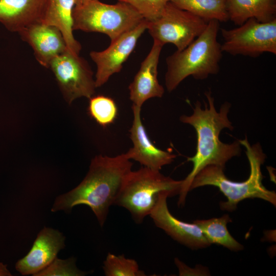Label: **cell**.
Listing matches in <instances>:
<instances>
[{
  "mask_svg": "<svg viewBox=\"0 0 276 276\" xmlns=\"http://www.w3.org/2000/svg\"><path fill=\"white\" fill-rule=\"evenodd\" d=\"M204 95L208 103L204 101L203 109L200 102L197 101L193 113L190 116L182 115L179 118L181 122L189 124L194 128L197 136L196 153L192 157L187 158L188 162L192 163L193 168L182 180L178 194L179 206L185 205L191 185L201 170L209 165L218 166L224 169L229 159L241 154V144L238 140L227 144L219 139L222 129L227 128L232 131L234 129L228 118L231 104L224 103L217 111L211 90L206 91Z\"/></svg>",
  "mask_w": 276,
  "mask_h": 276,
  "instance_id": "obj_1",
  "label": "cell"
},
{
  "mask_svg": "<svg viewBox=\"0 0 276 276\" xmlns=\"http://www.w3.org/2000/svg\"><path fill=\"white\" fill-rule=\"evenodd\" d=\"M133 164L125 153L114 157L96 155L85 178L71 191L58 196L52 212H70L76 205L88 206L101 226L106 221L109 207L114 204L123 180Z\"/></svg>",
  "mask_w": 276,
  "mask_h": 276,
  "instance_id": "obj_2",
  "label": "cell"
},
{
  "mask_svg": "<svg viewBox=\"0 0 276 276\" xmlns=\"http://www.w3.org/2000/svg\"><path fill=\"white\" fill-rule=\"evenodd\" d=\"M245 148V153L250 166L248 178L242 182L232 181L226 177L224 168L215 165H209L201 170L194 177L190 191L200 187L213 186L217 187L227 198L221 201V210L232 212L237 209L241 201L247 198H260L267 201L274 206L276 193L265 188L262 183L261 166L265 162L266 154L259 143L251 145L246 137L238 140Z\"/></svg>",
  "mask_w": 276,
  "mask_h": 276,
  "instance_id": "obj_3",
  "label": "cell"
},
{
  "mask_svg": "<svg viewBox=\"0 0 276 276\" xmlns=\"http://www.w3.org/2000/svg\"><path fill=\"white\" fill-rule=\"evenodd\" d=\"M219 22L209 21L203 32L188 46L166 58L165 86L169 93L188 77L204 80L219 72L223 53L217 39Z\"/></svg>",
  "mask_w": 276,
  "mask_h": 276,
  "instance_id": "obj_4",
  "label": "cell"
},
{
  "mask_svg": "<svg viewBox=\"0 0 276 276\" xmlns=\"http://www.w3.org/2000/svg\"><path fill=\"white\" fill-rule=\"evenodd\" d=\"M181 182L143 166L126 175L113 204L127 209L134 221L141 223L149 216L158 194L167 191L172 196L178 195Z\"/></svg>",
  "mask_w": 276,
  "mask_h": 276,
  "instance_id": "obj_5",
  "label": "cell"
},
{
  "mask_svg": "<svg viewBox=\"0 0 276 276\" xmlns=\"http://www.w3.org/2000/svg\"><path fill=\"white\" fill-rule=\"evenodd\" d=\"M73 30L99 32L112 41L132 30L145 19L132 6L118 1L115 4L94 0L75 5L72 12Z\"/></svg>",
  "mask_w": 276,
  "mask_h": 276,
  "instance_id": "obj_6",
  "label": "cell"
},
{
  "mask_svg": "<svg viewBox=\"0 0 276 276\" xmlns=\"http://www.w3.org/2000/svg\"><path fill=\"white\" fill-rule=\"evenodd\" d=\"M220 30L223 52L251 57L264 53L276 55V18L266 22L250 18L237 28Z\"/></svg>",
  "mask_w": 276,
  "mask_h": 276,
  "instance_id": "obj_7",
  "label": "cell"
},
{
  "mask_svg": "<svg viewBox=\"0 0 276 276\" xmlns=\"http://www.w3.org/2000/svg\"><path fill=\"white\" fill-rule=\"evenodd\" d=\"M207 24L202 19L170 2L157 18L147 21V30L153 40L164 45L173 44L180 51L199 36Z\"/></svg>",
  "mask_w": 276,
  "mask_h": 276,
  "instance_id": "obj_8",
  "label": "cell"
},
{
  "mask_svg": "<svg viewBox=\"0 0 276 276\" xmlns=\"http://www.w3.org/2000/svg\"><path fill=\"white\" fill-rule=\"evenodd\" d=\"M60 90L69 104L75 100L93 97L97 88L94 73L87 61L68 48L51 62Z\"/></svg>",
  "mask_w": 276,
  "mask_h": 276,
  "instance_id": "obj_9",
  "label": "cell"
},
{
  "mask_svg": "<svg viewBox=\"0 0 276 276\" xmlns=\"http://www.w3.org/2000/svg\"><path fill=\"white\" fill-rule=\"evenodd\" d=\"M147 28L144 19L139 25L111 41L110 45L102 51H91L90 57L97 66L95 75L96 87H99L114 74L119 73L123 64L135 48L137 41Z\"/></svg>",
  "mask_w": 276,
  "mask_h": 276,
  "instance_id": "obj_10",
  "label": "cell"
},
{
  "mask_svg": "<svg viewBox=\"0 0 276 276\" xmlns=\"http://www.w3.org/2000/svg\"><path fill=\"white\" fill-rule=\"evenodd\" d=\"M169 197H172L169 192L164 191L158 194L156 204L149 215L155 225L175 241L192 249L204 248L211 245L196 224L185 222L172 215L167 205Z\"/></svg>",
  "mask_w": 276,
  "mask_h": 276,
  "instance_id": "obj_11",
  "label": "cell"
},
{
  "mask_svg": "<svg viewBox=\"0 0 276 276\" xmlns=\"http://www.w3.org/2000/svg\"><path fill=\"white\" fill-rule=\"evenodd\" d=\"M133 121L129 130L133 146L125 153L129 159L138 162L143 167L159 171L171 164L176 155L157 148L150 140L141 118V108L132 104Z\"/></svg>",
  "mask_w": 276,
  "mask_h": 276,
  "instance_id": "obj_12",
  "label": "cell"
},
{
  "mask_svg": "<svg viewBox=\"0 0 276 276\" xmlns=\"http://www.w3.org/2000/svg\"><path fill=\"white\" fill-rule=\"evenodd\" d=\"M18 33L22 40L32 48L38 62L47 68L53 59L67 48L61 32L54 26L36 22Z\"/></svg>",
  "mask_w": 276,
  "mask_h": 276,
  "instance_id": "obj_13",
  "label": "cell"
},
{
  "mask_svg": "<svg viewBox=\"0 0 276 276\" xmlns=\"http://www.w3.org/2000/svg\"><path fill=\"white\" fill-rule=\"evenodd\" d=\"M64 240L65 237L58 231L44 227L30 251L16 263V270L22 275H34L56 258L58 252L64 247Z\"/></svg>",
  "mask_w": 276,
  "mask_h": 276,
  "instance_id": "obj_14",
  "label": "cell"
},
{
  "mask_svg": "<svg viewBox=\"0 0 276 276\" xmlns=\"http://www.w3.org/2000/svg\"><path fill=\"white\" fill-rule=\"evenodd\" d=\"M163 46L154 40L149 53L129 84V98L133 105L141 108L148 99L163 96L165 89L157 79V66Z\"/></svg>",
  "mask_w": 276,
  "mask_h": 276,
  "instance_id": "obj_15",
  "label": "cell"
},
{
  "mask_svg": "<svg viewBox=\"0 0 276 276\" xmlns=\"http://www.w3.org/2000/svg\"><path fill=\"white\" fill-rule=\"evenodd\" d=\"M44 0H0V22L9 31L18 33L40 22Z\"/></svg>",
  "mask_w": 276,
  "mask_h": 276,
  "instance_id": "obj_16",
  "label": "cell"
},
{
  "mask_svg": "<svg viewBox=\"0 0 276 276\" xmlns=\"http://www.w3.org/2000/svg\"><path fill=\"white\" fill-rule=\"evenodd\" d=\"M75 0H44L40 21L58 28L67 48L79 54L81 45L73 35L72 12Z\"/></svg>",
  "mask_w": 276,
  "mask_h": 276,
  "instance_id": "obj_17",
  "label": "cell"
},
{
  "mask_svg": "<svg viewBox=\"0 0 276 276\" xmlns=\"http://www.w3.org/2000/svg\"><path fill=\"white\" fill-rule=\"evenodd\" d=\"M229 20L240 26L250 18L266 22L276 18V0H227Z\"/></svg>",
  "mask_w": 276,
  "mask_h": 276,
  "instance_id": "obj_18",
  "label": "cell"
},
{
  "mask_svg": "<svg viewBox=\"0 0 276 276\" xmlns=\"http://www.w3.org/2000/svg\"><path fill=\"white\" fill-rule=\"evenodd\" d=\"M232 222L228 214L219 218L207 220H196L193 223L201 230L210 244H217L228 249L238 251L243 249V246L236 240L227 228V224Z\"/></svg>",
  "mask_w": 276,
  "mask_h": 276,
  "instance_id": "obj_19",
  "label": "cell"
},
{
  "mask_svg": "<svg viewBox=\"0 0 276 276\" xmlns=\"http://www.w3.org/2000/svg\"><path fill=\"white\" fill-rule=\"evenodd\" d=\"M176 7L187 11L208 22L216 20H229L227 0H171Z\"/></svg>",
  "mask_w": 276,
  "mask_h": 276,
  "instance_id": "obj_20",
  "label": "cell"
},
{
  "mask_svg": "<svg viewBox=\"0 0 276 276\" xmlns=\"http://www.w3.org/2000/svg\"><path fill=\"white\" fill-rule=\"evenodd\" d=\"M89 99L88 114L98 124L106 127L114 122L118 114V108L112 98L98 95Z\"/></svg>",
  "mask_w": 276,
  "mask_h": 276,
  "instance_id": "obj_21",
  "label": "cell"
},
{
  "mask_svg": "<svg viewBox=\"0 0 276 276\" xmlns=\"http://www.w3.org/2000/svg\"><path fill=\"white\" fill-rule=\"evenodd\" d=\"M103 269L106 276H145L137 262L126 258L123 255L116 256L108 253L103 262Z\"/></svg>",
  "mask_w": 276,
  "mask_h": 276,
  "instance_id": "obj_22",
  "label": "cell"
},
{
  "mask_svg": "<svg viewBox=\"0 0 276 276\" xmlns=\"http://www.w3.org/2000/svg\"><path fill=\"white\" fill-rule=\"evenodd\" d=\"M76 259L72 257L66 260L55 259L47 267L34 275L38 276H82L87 272L81 271L76 266Z\"/></svg>",
  "mask_w": 276,
  "mask_h": 276,
  "instance_id": "obj_23",
  "label": "cell"
},
{
  "mask_svg": "<svg viewBox=\"0 0 276 276\" xmlns=\"http://www.w3.org/2000/svg\"><path fill=\"white\" fill-rule=\"evenodd\" d=\"M129 4L147 21L157 18L171 0H118Z\"/></svg>",
  "mask_w": 276,
  "mask_h": 276,
  "instance_id": "obj_24",
  "label": "cell"
},
{
  "mask_svg": "<svg viewBox=\"0 0 276 276\" xmlns=\"http://www.w3.org/2000/svg\"><path fill=\"white\" fill-rule=\"evenodd\" d=\"M11 273L6 268V265L0 263V275H11Z\"/></svg>",
  "mask_w": 276,
  "mask_h": 276,
  "instance_id": "obj_25",
  "label": "cell"
},
{
  "mask_svg": "<svg viewBox=\"0 0 276 276\" xmlns=\"http://www.w3.org/2000/svg\"><path fill=\"white\" fill-rule=\"evenodd\" d=\"M94 0H75V5H81Z\"/></svg>",
  "mask_w": 276,
  "mask_h": 276,
  "instance_id": "obj_26",
  "label": "cell"
}]
</instances>
